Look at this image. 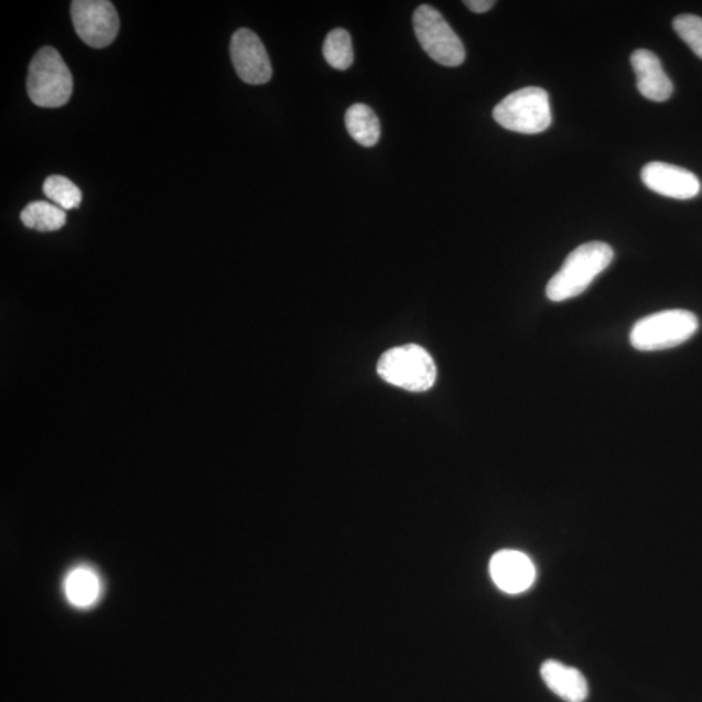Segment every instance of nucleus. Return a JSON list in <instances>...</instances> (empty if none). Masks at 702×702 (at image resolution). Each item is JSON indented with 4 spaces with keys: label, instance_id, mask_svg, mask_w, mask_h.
<instances>
[{
    "label": "nucleus",
    "instance_id": "nucleus-7",
    "mask_svg": "<svg viewBox=\"0 0 702 702\" xmlns=\"http://www.w3.org/2000/svg\"><path fill=\"white\" fill-rule=\"evenodd\" d=\"M72 21L78 37L93 48H105L118 37L119 14L108 0H75Z\"/></svg>",
    "mask_w": 702,
    "mask_h": 702
},
{
    "label": "nucleus",
    "instance_id": "nucleus-16",
    "mask_svg": "<svg viewBox=\"0 0 702 702\" xmlns=\"http://www.w3.org/2000/svg\"><path fill=\"white\" fill-rule=\"evenodd\" d=\"M323 55L332 68L345 71L354 61L352 37L345 29L332 31L324 41Z\"/></svg>",
    "mask_w": 702,
    "mask_h": 702
},
{
    "label": "nucleus",
    "instance_id": "nucleus-3",
    "mask_svg": "<svg viewBox=\"0 0 702 702\" xmlns=\"http://www.w3.org/2000/svg\"><path fill=\"white\" fill-rule=\"evenodd\" d=\"M698 330V316L691 311L666 310L636 323L629 343L639 352L666 350L689 342Z\"/></svg>",
    "mask_w": 702,
    "mask_h": 702
},
{
    "label": "nucleus",
    "instance_id": "nucleus-11",
    "mask_svg": "<svg viewBox=\"0 0 702 702\" xmlns=\"http://www.w3.org/2000/svg\"><path fill=\"white\" fill-rule=\"evenodd\" d=\"M631 64L636 75V85L644 98L654 102H665L672 96L674 85L665 74L661 61L649 50H636L631 55Z\"/></svg>",
    "mask_w": 702,
    "mask_h": 702
},
{
    "label": "nucleus",
    "instance_id": "nucleus-18",
    "mask_svg": "<svg viewBox=\"0 0 702 702\" xmlns=\"http://www.w3.org/2000/svg\"><path fill=\"white\" fill-rule=\"evenodd\" d=\"M674 31L687 45L690 46L694 55L702 60V19L696 14H679L672 21Z\"/></svg>",
    "mask_w": 702,
    "mask_h": 702
},
{
    "label": "nucleus",
    "instance_id": "nucleus-4",
    "mask_svg": "<svg viewBox=\"0 0 702 702\" xmlns=\"http://www.w3.org/2000/svg\"><path fill=\"white\" fill-rule=\"evenodd\" d=\"M378 374L392 386L410 392H425L434 386L438 368L429 352L409 344L384 353L379 359Z\"/></svg>",
    "mask_w": 702,
    "mask_h": 702
},
{
    "label": "nucleus",
    "instance_id": "nucleus-5",
    "mask_svg": "<svg viewBox=\"0 0 702 702\" xmlns=\"http://www.w3.org/2000/svg\"><path fill=\"white\" fill-rule=\"evenodd\" d=\"M494 118L499 126L511 132H544L552 126L549 94L537 86L514 91L495 107Z\"/></svg>",
    "mask_w": 702,
    "mask_h": 702
},
{
    "label": "nucleus",
    "instance_id": "nucleus-6",
    "mask_svg": "<svg viewBox=\"0 0 702 702\" xmlns=\"http://www.w3.org/2000/svg\"><path fill=\"white\" fill-rule=\"evenodd\" d=\"M412 21L419 43L434 62L445 67H458L465 62V46L436 9L426 4L418 7Z\"/></svg>",
    "mask_w": 702,
    "mask_h": 702
},
{
    "label": "nucleus",
    "instance_id": "nucleus-13",
    "mask_svg": "<svg viewBox=\"0 0 702 702\" xmlns=\"http://www.w3.org/2000/svg\"><path fill=\"white\" fill-rule=\"evenodd\" d=\"M65 598L77 609H89L102 596V581L89 566L72 569L63 582Z\"/></svg>",
    "mask_w": 702,
    "mask_h": 702
},
{
    "label": "nucleus",
    "instance_id": "nucleus-1",
    "mask_svg": "<svg viewBox=\"0 0 702 702\" xmlns=\"http://www.w3.org/2000/svg\"><path fill=\"white\" fill-rule=\"evenodd\" d=\"M613 259L614 251L605 242L593 241L579 246L548 282V299L563 302L581 295L611 266Z\"/></svg>",
    "mask_w": 702,
    "mask_h": 702
},
{
    "label": "nucleus",
    "instance_id": "nucleus-2",
    "mask_svg": "<svg viewBox=\"0 0 702 702\" xmlns=\"http://www.w3.org/2000/svg\"><path fill=\"white\" fill-rule=\"evenodd\" d=\"M26 89L32 102L43 108L68 104L74 91V77L54 47H42L29 65Z\"/></svg>",
    "mask_w": 702,
    "mask_h": 702
},
{
    "label": "nucleus",
    "instance_id": "nucleus-10",
    "mask_svg": "<svg viewBox=\"0 0 702 702\" xmlns=\"http://www.w3.org/2000/svg\"><path fill=\"white\" fill-rule=\"evenodd\" d=\"M489 573L497 587L510 595L530 590L537 579L530 557L519 550H501L492 557Z\"/></svg>",
    "mask_w": 702,
    "mask_h": 702
},
{
    "label": "nucleus",
    "instance_id": "nucleus-14",
    "mask_svg": "<svg viewBox=\"0 0 702 702\" xmlns=\"http://www.w3.org/2000/svg\"><path fill=\"white\" fill-rule=\"evenodd\" d=\"M347 132L361 147L372 148L380 139V121L370 107L353 105L345 115Z\"/></svg>",
    "mask_w": 702,
    "mask_h": 702
},
{
    "label": "nucleus",
    "instance_id": "nucleus-19",
    "mask_svg": "<svg viewBox=\"0 0 702 702\" xmlns=\"http://www.w3.org/2000/svg\"><path fill=\"white\" fill-rule=\"evenodd\" d=\"M494 0H466L465 6L475 13H486L494 9Z\"/></svg>",
    "mask_w": 702,
    "mask_h": 702
},
{
    "label": "nucleus",
    "instance_id": "nucleus-17",
    "mask_svg": "<svg viewBox=\"0 0 702 702\" xmlns=\"http://www.w3.org/2000/svg\"><path fill=\"white\" fill-rule=\"evenodd\" d=\"M43 193L50 201H53L57 207L64 209H74L82 204L83 194L78 186L67 177L54 175L46 179L43 184Z\"/></svg>",
    "mask_w": 702,
    "mask_h": 702
},
{
    "label": "nucleus",
    "instance_id": "nucleus-12",
    "mask_svg": "<svg viewBox=\"0 0 702 702\" xmlns=\"http://www.w3.org/2000/svg\"><path fill=\"white\" fill-rule=\"evenodd\" d=\"M541 678L548 689L566 702H584L588 698V683L581 671L559 661L549 660L541 666Z\"/></svg>",
    "mask_w": 702,
    "mask_h": 702
},
{
    "label": "nucleus",
    "instance_id": "nucleus-8",
    "mask_svg": "<svg viewBox=\"0 0 702 702\" xmlns=\"http://www.w3.org/2000/svg\"><path fill=\"white\" fill-rule=\"evenodd\" d=\"M230 57L238 77L250 85L269 83L272 65L266 47L255 32L238 29L230 41Z\"/></svg>",
    "mask_w": 702,
    "mask_h": 702
},
{
    "label": "nucleus",
    "instance_id": "nucleus-15",
    "mask_svg": "<svg viewBox=\"0 0 702 702\" xmlns=\"http://www.w3.org/2000/svg\"><path fill=\"white\" fill-rule=\"evenodd\" d=\"M20 217L26 228L42 234L60 230L67 223L64 209L45 201L32 202L21 212Z\"/></svg>",
    "mask_w": 702,
    "mask_h": 702
},
{
    "label": "nucleus",
    "instance_id": "nucleus-9",
    "mask_svg": "<svg viewBox=\"0 0 702 702\" xmlns=\"http://www.w3.org/2000/svg\"><path fill=\"white\" fill-rule=\"evenodd\" d=\"M641 180L651 192L680 201L698 197L701 191L700 180L694 173L663 162H650L644 166Z\"/></svg>",
    "mask_w": 702,
    "mask_h": 702
}]
</instances>
